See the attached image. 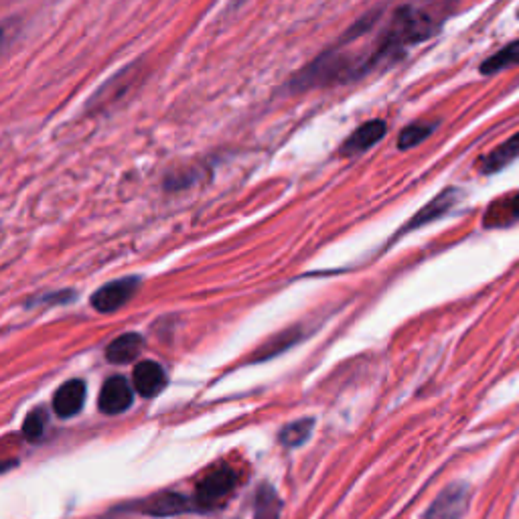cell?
<instances>
[{"mask_svg":"<svg viewBox=\"0 0 519 519\" xmlns=\"http://www.w3.org/2000/svg\"><path fill=\"white\" fill-rule=\"evenodd\" d=\"M140 286V278L136 276H128V278H120V280H114V282H108L106 286H102L100 290H96L92 294V307L98 311V313H114L118 309H122L132 296L136 294Z\"/></svg>","mask_w":519,"mask_h":519,"instance_id":"2","label":"cell"},{"mask_svg":"<svg viewBox=\"0 0 519 519\" xmlns=\"http://www.w3.org/2000/svg\"><path fill=\"white\" fill-rule=\"evenodd\" d=\"M388 126L384 120H369L365 122L363 126H359L347 140L345 144L341 146V155L343 157H355V155H361L365 153L367 148H372L374 144H378L384 134H386Z\"/></svg>","mask_w":519,"mask_h":519,"instance_id":"5","label":"cell"},{"mask_svg":"<svg viewBox=\"0 0 519 519\" xmlns=\"http://www.w3.org/2000/svg\"><path fill=\"white\" fill-rule=\"evenodd\" d=\"M301 339V333H299V329H288V331H284V333H280V335H276L274 339H270L256 355H254V359L256 361H262V359H270V357H274V355H278V353H282L284 349H288L290 345H294L296 341Z\"/></svg>","mask_w":519,"mask_h":519,"instance_id":"16","label":"cell"},{"mask_svg":"<svg viewBox=\"0 0 519 519\" xmlns=\"http://www.w3.org/2000/svg\"><path fill=\"white\" fill-rule=\"evenodd\" d=\"M238 483L236 473L230 467L211 471L205 479H201V483L197 485V495H195V505L199 507H213L217 505L221 499L228 497L234 487Z\"/></svg>","mask_w":519,"mask_h":519,"instance_id":"3","label":"cell"},{"mask_svg":"<svg viewBox=\"0 0 519 519\" xmlns=\"http://www.w3.org/2000/svg\"><path fill=\"white\" fill-rule=\"evenodd\" d=\"M313 426H315V420H311V418L296 420L282 428L280 442L284 444V447H301V444H305L309 440Z\"/></svg>","mask_w":519,"mask_h":519,"instance_id":"14","label":"cell"},{"mask_svg":"<svg viewBox=\"0 0 519 519\" xmlns=\"http://www.w3.org/2000/svg\"><path fill=\"white\" fill-rule=\"evenodd\" d=\"M469 503H471V489L467 485L463 483L449 485L434 499L424 519H463L469 511Z\"/></svg>","mask_w":519,"mask_h":519,"instance_id":"1","label":"cell"},{"mask_svg":"<svg viewBox=\"0 0 519 519\" xmlns=\"http://www.w3.org/2000/svg\"><path fill=\"white\" fill-rule=\"evenodd\" d=\"M132 400H134V394H132V388L130 384L116 376V378H110L104 386H102V392H100V400H98V406L104 414H122L126 412L130 406H132Z\"/></svg>","mask_w":519,"mask_h":519,"instance_id":"6","label":"cell"},{"mask_svg":"<svg viewBox=\"0 0 519 519\" xmlns=\"http://www.w3.org/2000/svg\"><path fill=\"white\" fill-rule=\"evenodd\" d=\"M457 197H459V191H457V189L442 191L440 195H436L426 207H422V209L408 221V226L404 228V232L418 230V228L430 224V221H436L438 217H442L444 213H447V211L457 203Z\"/></svg>","mask_w":519,"mask_h":519,"instance_id":"8","label":"cell"},{"mask_svg":"<svg viewBox=\"0 0 519 519\" xmlns=\"http://www.w3.org/2000/svg\"><path fill=\"white\" fill-rule=\"evenodd\" d=\"M507 209L503 211V209H497V207H491L489 209V213L487 215H493L495 213V219H491L489 224H485V226H499V219L501 217H507V221H515V219H519V193H515L511 199H509V203L505 205Z\"/></svg>","mask_w":519,"mask_h":519,"instance_id":"18","label":"cell"},{"mask_svg":"<svg viewBox=\"0 0 519 519\" xmlns=\"http://www.w3.org/2000/svg\"><path fill=\"white\" fill-rule=\"evenodd\" d=\"M282 501L278 493L270 485H262L256 495V509L254 519H280Z\"/></svg>","mask_w":519,"mask_h":519,"instance_id":"13","label":"cell"},{"mask_svg":"<svg viewBox=\"0 0 519 519\" xmlns=\"http://www.w3.org/2000/svg\"><path fill=\"white\" fill-rule=\"evenodd\" d=\"M515 159H519V132L513 134L511 138H507L505 142H501L495 151H491L481 163L479 169L485 175L491 173H499L501 169H505L509 163H513Z\"/></svg>","mask_w":519,"mask_h":519,"instance_id":"9","label":"cell"},{"mask_svg":"<svg viewBox=\"0 0 519 519\" xmlns=\"http://www.w3.org/2000/svg\"><path fill=\"white\" fill-rule=\"evenodd\" d=\"M45 422H47V414L43 408H37L33 410L27 418H25V424H23V434L27 440H39L45 432Z\"/></svg>","mask_w":519,"mask_h":519,"instance_id":"17","label":"cell"},{"mask_svg":"<svg viewBox=\"0 0 519 519\" xmlns=\"http://www.w3.org/2000/svg\"><path fill=\"white\" fill-rule=\"evenodd\" d=\"M132 386L144 398H153L161 394L167 388L165 369L157 361H140L134 367Z\"/></svg>","mask_w":519,"mask_h":519,"instance_id":"4","label":"cell"},{"mask_svg":"<svg viewBox=\"0 0 519 519\" xmlns=\"http://www.w3.org/2000/svg\"><path fill=\"white\" fill-rule=\"evenodd\" d=\"M434 130H436V122H414L400 132L398 148L400 151H408V148H414L420 142H424Z\"/></svg>","mask_w":519,"mask_h":519,"instance_id":"15","label":"cell"},{"mask_svg":"<svg viewBox=\"0 0 519 519\" xmlns=\"http://www.w3.org/2000/svg\"><path fill=\"white\" fill-rule=\"evenodd\" d=\"M193 509H195V505L179 493H161L155 499L146 501V505H144V513L155 515V517L179 515V513H187Z\"/></svg>","mask_w":519,"mask_h":519,"instance_id":"10","label":"cell"},{"mask_svg":"<svg viewBox=\"0 0 519 519\" xmlns=\"http://www.w3.org/2000/svg\"><path fill=\"white\" fill-rule=\"evenodd\" d=\"M515 65H519V39L505 45L495 55H491L487 61H483L481 73L483 76H493V73H499V71H503L507 67H515Z\"/></svg>","mask_w":519,"mask_h":519,"instance_id":"12","label":"cell"},{"mask_svg":"<svg viewBox=\"0 0 519 519\" xmlns=\"http://www.w3.org/2000/svg\"><path fill=\"white\" fill-rule=\"evenodd\" d=\"M86 402V384L82 380L65 382L53 396V410L59 418L78 416Z\"/></svg>","mask_w":519,"mask_h":519,"instance_id":"7","label":"cell"},{"mask_svg":"<svg viewBox=\"0 0 519 519\" xmlns=\"http://www.w3.org/2000/svg\"><path fill=\"white\" fill-rule=\"evenodd\" d=\"M142 351V337L138 333H126L120 335L118 339H114L108 347H106V359L110 363H130L132 359H136Z\"/></svg>","mask_w":519,"mask_h":519,"instance_id":"11","label":"cell"}]
</instances>
